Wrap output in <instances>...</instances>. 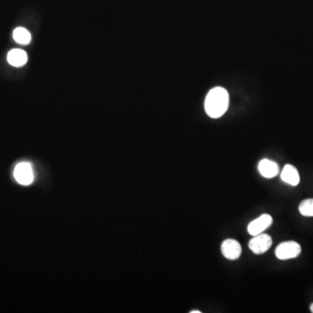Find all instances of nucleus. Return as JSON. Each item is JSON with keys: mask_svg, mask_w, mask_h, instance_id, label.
<instances>
[{"mask_svg": "<svg viewBox=\"0 0 313 313\" xmlns=\"http://www.w3.org/2000/svg\"><path fill=\"white\" fill-rule=\"evenodd\" d=\"M281 179L290 186H297L300 182V176L295 166L286 165L281 172Z\"/></svg>", "mask_w": 313, "mask_h": 313, "instance_id": "8", "label": "nucleus"}, {"mask_svg": "<svg viewBox=\"0 0 313 313\" xmlns=\"http://www.w3.org/2000/svg\"><path fill=\"white\" fill-rule=\"evenodd\" d=\"M15 179L23 186H29L34 180L33 167L30 163L22 162L18 164L14 169Z\"/></svg>", "mask_w": 313, "mask_h": 313, "instance_id": "4", "label": "nucleus"}, {"mask_svg": "<svg viewBox=\"0 0 313 313\" xmlns=\"http://www.w3.org/2000/svg\"><path fill=\"white\" fill-rule=\"evenodd\" d=\"M260 174L266 178H273L279 172V166L272 160H262L257 166Z\"/></svg>", "mask_w": 313, "mask_h": 313, "instance_id": "7", "label": "nucleus"}, {"mask_svg": "<svg viewBox=\"0 0 313 313\" xmlns=\"http://www.w3.org/2000/svg\"><path fill=\"white\" fill-rule=\"evenodd\" d=\"M300 214L304 217H313V198L302 201L299 206Z\"/></svg>", "mask_w": 313, "mask_h": 313, "instance_id": "11", "label": "nucleus"}, {"mask_svg": "<svg viewBox=\"0 0 313 313\" xmlns=\"http://www.w3.org/2000/svg\"><path fill=\"white\" fill-rule=\"evenodd\" d=\"M190 313H201V310H192Z\"/></svg>", "mask_w": 313, "mask_h": 313, "instance_id": "12", "label": "nucleus"}, {"mask_svg": "<svg viewBox=\"0 0 313 313\" xmlns=\"http://www.w3.org/2000/svg\"><path fill=\"white\" fill-rule=\"evenodd\" d=\"M221 252L225 258L229 260H237L241 256L242 248L239 241L232 239H228L222 243Z\"/></svg>", "mask_w": 313, "mask_h": 313, "instance_id": "6", "label": "nucleus"}, {"mask_svg": "<svg viewBox=\"0 0 313 313\" xmlns=\"http://www.w3.org/2000/svg\"><path fill=\"white\" fill-rule=\"evenodd\" d=\"M310 310L313 313V303L310 305Z\"/></svg>", "mask_w": 313, "mask_h": 313, "instance_id": "13", "label": "nucleus"}, {"mask_svg": "<svg viewBox=\"0 0 313 313\" xmlns=\"http://www.w3.org/2000/svg\"><path fill=\"white\" fill-rule=\"evenodd\" d=\"M272 223L273 219L272 216L269 214H263L249 224L247 230L251 236H256L258 234L263 233L266 229H268L272 225Z\"/></svg>", "mask_w": 313, "mask_h": 313, "instance_id": "5", "label": "nucleus"}, {"mask_svg": "<svg viewBox=\"0 0 313 313\" xmlns=\"http://www.w3.org/2000/svg\"><path fill=\"white\" fill-rule=\"evenodd\" d=\"M229 107V94L223 87H215L208 92L204 108L207 115L213 118H220L225 114Z\"/></svg>", "mask_w": 313, "mask_h": 313, "instance_id": "1", "label": "nucleus"}, {"mask_svg": "<svg viewBox=\"0 0 313 313\" xmlns=\"http://www.w3.org/2000/svg\"><path fill=\"white\" fill-rule=\"evenodd\" d=\"M27 54L24 50L20 49H14L10 50L9 54L7 55V60L10 65L15 67H21L25 65L27 62Z\"/></svg>", "mask_w": 313, "mask_h": 313, "instance_id": "9", "label": "nucleus"}, {"mask_svg": "<svg viewBox=\"0 0 313 313\" xmlns=\"http://www.w3.org/2000/svg\"><path fill=\"white\" fill-rule=\"evenodd\" d=\"M13 39L18 44H29L32 37L27 29L23 27H18L13 32Z\"/></svg>", "mask_w": 313, "mask_h": 313, "instance_id": "10", "label": "nucleus"}, {"mask_svg": "<svg viewBox=\"0 0 313 313\" xmlns=\"http://www.w3.org/2000/svg\"><path fill=\"white\" fill-rule=\"evenodd\" d=\"M301 245L295 241H286L279 244L275 250V255L280 260L296 258L301 254Z\"/></svg>", "mask_w": 313, "mask_h": 313, "instance_id": "2", "label": "nucleus"}, {"mask_svg": "<svg viewBox=\"0 0 313 313\" xmlns=\"http://www.w3.org/2000/svg\"><path fill=\"white\" fill-rule=\"evenodd\" d=\"M272 237L266 233L253 236V239L249 242V248L256 255L263 254L272 247Z\"/></svg>", "mask_w": 313, "mask_h": 313, "instance_id": "3", "label": "nucleus"}]
</instances>
